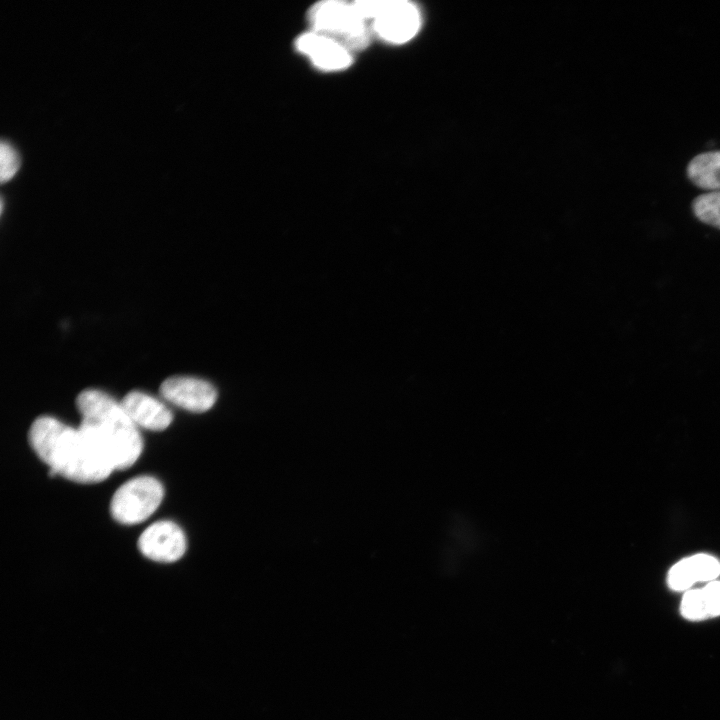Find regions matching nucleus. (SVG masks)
Here are the masks:
<instances>
[{"label": "nucleus", "instance_id": "f257e3e1", "mask_svg": "<svg viewBox=\"0 0 720 720\" xmlns=\"http://www.w3.org/2000/svg\"><path fill=\"white\" fill-rule=\"evenodd\" d=\"M37 456L62 477L82 484L105 480L114 470L103 455L84 436L55 418L35 419L28 432Z\"/></svg>", "mask_w": 720, "mask_h": 720}, {"label": "nucleus", "instance_id": "f03ea898", "mask_svg": "<svg viewBox=\"0 0 720 720\" xmlns=\"http://www.w3.org/2000/svg\"><path fill=\"white\" fill-rule=\"evenodd\" d=\"M82 415L79 430L114 470L130 468L142 452V438L120 403L107 394L87 389L76 398Z\"/></svg>", "mask_w": 720, "mask_h": 720}, {"label": "nucleus", "instance_id": "7ed1b4c3", "mask_svg": "<svg viewBox=\"0 0 720 720\" xmlns=\"http://www.w3.org/2000/svg\"><path fill=\"white\" fill-rule=\"evenodd\" d=\"M312 31L321 33L343 45L350 52L365 48L370 41V28L353 2L323 1L308 13Z\"/></svg>", "mask_w": 720, "mask_h": 720}, {"label": "nucleus", "instance_id": "20e7f679", "mask_svg": "<svg viewBox=\"0 0 720 720\" xmlns=\"http://www.w3.org/2000/svg\"><path fill=\"white\" fill-rule=\"evenodd\" d=\"M365 20H372L371 29L390 43H404L415 36L420 27L417 7L404 0L354 1Z\"/></svg>", "mask_w": 720, "mask_h": 720}, {"label": "nucleus", "instance_id": "39448f33", "mask_svg": "<svg viewBox=\"0 0 720 720\" xmlns=\"http://www.w3.org/2000/svg\"><path fill=\"white\" fill-rule=\"evenodd\" d=\"M164 495L162 484L152 476H138L126 481L114 493L111 516L124 525L138 524L159 507Z\"/></svg>", "mask_w": 720, "mask_h": 720}, {"label": "nucleus", "instance_id": "423d86ee", "mask_svg": "<svg viewBox=\"0 0 720 720\" xmlns=\"http://www.w3.org/2000/svg\"><path fill=\"white\" fill-rule=\"evenodd\" d=\"M137 546L148 559L170 563L184 555L186 538L177 524L162 520L151 524L141 533Z\"/></svg>", "mask_w": 720, "mask_h": 720}, {"label": "nucleus", "instance_id": "0eeeda50", "mask_svg": "<svg viewBox=\"0 0 720 720\" xmlns=\"http://www.w3.org/2000/svg\"><path fill=\"white\" fill-rule=\"evenodd\" d=\"M163 398L194 413L209 410L216 402L217 391L209 382L192 377H170L160 386Z\"/></svg>", "mask_w": 720, "mask_h": 720}, {"label": "nucleus", "instance_id": "6e6552de", "mask_svg": "<svg viewBox=\"0 0 720 720\" xmlns=\"http://www.w3.org/2000/svg\"><path fill=\"white\" fill-rule=\"evenodd\" d=\"M296 48L322 70H342L352 61L351 52L343 45L312 30L297 38Z\"/></svg>", "mask_w": 720, "mask_h": 720}, {"label": "nucleus", "instance_id": "1a4fd4ad", "mask_svg": "<svg viewBox=\"0 0 720 720\" xmlns=\"http://www.w3.org/2000/svg\"><path fill=\"white\" fill-rule=\"evenodd\" d=\"M120 404L136 426L148 430L162 431L173 419L172 413L164 404L139 391L127 393Z\"/></svg>", "mask_w": 720, "mask_h": 720}, {"label": "nucleus", "instance_id": "9d476101", "mask_svg": "<svg viewBox=\"0 0 720 720\" xmlns=\"http://www.w3.org/2000/svg\"><path fill=\"white\" fill-rule=\"evenodd\" d=\"M687 177L698 188L720 190V150L699 153L687 165Z\"/></svg>", "mask_w": 720, "mask_h": 720}, {"label": "nucleus", "instance_id": "9b49d317", "mask_svg": "<svg viewBox=\"0 0 720 720\" xmlns=\"http://www.w3.org/2000/svg\"><path fill=\"white\" fill-rule=\"evenodd\" d=\"M692 211L699 221L720 229V190L697 196L692 202Z\"/></svg>", "mask_w": 720, "mask_h": 720}, {"label": "nucleus", "instance_id": "f8f14e48", "mask_svg": "<svg viewBox=\"0 0 720 720\" xmlns=\"http://www.w3.org/2000/svg\"><path fill=\"white\" fill-rule=\"evenodd\" d=\"M681 613L690 620H702L709 616L702 589L690 590L684 594Z\"/></svg>", "mask_w": 720, "mask_h": 720}, {"label": "nucleus", "instance_id": "ddd939ff", "mask_svg": "<svg viewBox=\"0 0 720 720\" xmlns=\"http://www.w3.org/2000/svg\"><path fill=\"white\" fill-rule=\"evenodd\" d=\"M688 559L697 581H713L720 574V563L711 555L697 554Z\"/></svg>", "mask_w": 720, "mask_h": 720}, {"label": "nucleus", "instance_id": "4468645a", "mask_svg": "<svg viewBox=\"0 0 720 720\" xmlns=\"http://www.w3.org/2000/svg\"><path fill=\"white\" fill-rule=\"evenodd\" d=\"M696 581L688 558L676 563L668 574V584L676 591L687 590Z\"/></svg>", "mask_w": 720, "mask_h": 720}, {"label": "nucleus", "instance_id": "2eb2a0df", "mask_svg": "<svg viewBox=\"0 0 720 720\" xmlns=\"http://www.w3.org/2000/svg\"><path fill=\"white\" fill-rule=\"evenodd\" d=\"M0 161V178L2 182H5L16 173L20 166V157L18 152L11 143L5 140H2L0 145Z\"/></svg>", "mask_w": 720, "mask_h": 720}, {"label": "nucleus", "instance_id": "dca6fc26", "mask_svg": "<svg viewBox=\"0 0 720 720\" xmlns=\"http://www.w3.org/2000/svg\"><path fill=\"white\" fill-rule=\"evenodd\" d=\"M705 603L709 616L720 615V582L712 581L703 589Z\"/></svg>", "mask_w": 720, "mask_h": 720}]
</instances>
